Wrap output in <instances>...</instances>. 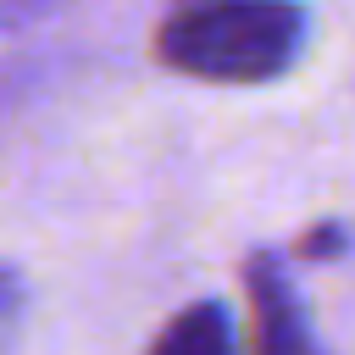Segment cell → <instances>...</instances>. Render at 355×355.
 Here are the masks:
<instances>
[{"mask_svg": "<svg viewBox=\"0 0 355 355\" xmlns=\"http://www.w3.org/2000/svg\"><path fill=\"white\" fill-rule=\"evenodd\" d=\"M150 355H233V322L216 300H194L155 333Z\"/></svg>", "mask_w": 355, "mask_h": 355, "instance_id": "obj_3", "label": "cell"}, {"mask_svg": "<svg viewBox=\"0 0 355 355\" xmlns=\"http://www.w3.org/2000/svg\"><path fill=\"white\" fill-rule=\"evenodd\" d=\"M305 11L294 0H172L155 61L200 83H272L300 61Z\"/></svg>", "mask_w": 355, "mask_h": 355, "instance_id": "obj_1", "label": "cell"}, {"mask_svg": "<svg viewBox=\"0 0 355 355\" xmlns=\"http://www.w3.org/2000/svg\"><path fill=\"white\" fill-rule=\"evenodd\" d=\"M44 6H55V0H0V28H11V22H28V17H39Z\"/></svg>", "mask_w": 355, "mask_h": 355, "instance_id": "obj_6", "label": "cell"}, {"mask_svg": "<svg viewBox=\"0 0 355 355\" xmlns=\"http://www.w3.org/2000/svg\"><path fill=\"white\" fill-rule=\"evenodd\" d=\"M244 288H250V333H255V355H322L300 294L288 288L283 266L272 255H250L244 261Z\"/></svg>", "mask_w": 355, "mask_h": 355, "instance_id": "obj_2", "label": "cell"}, {"mask_svg": "<svg viewBox=\"0 0 355 355\" xmlns=\"http://www.w3.org/2000/svg\"><path fill=\"white\" fill-rule=\"evenodd\" d=\"M17 311H22V283H17L11 272H0V338L11 333V322H17Z\"/></svg>", "mask_w": 355, "mask_h": 355, "instance_id": "obj_5", "label": "cell"}, {"mask_svg": "<svg viewBox=\"0 0 355 355\" xmlns=\"http://www.w3.org/2000/svg\"><path fill=\"white\" fill-rule=\"evenodd\" d=\"M294 250H300L305 261H322V255H338V250H344V233H338V227L327 222V227H311V233H305V239H300Z\"/></svg>", "mask_w": 355, "mask_h": 355, "instance_id": "obj_4", "label": "cell"}]
</instances>
